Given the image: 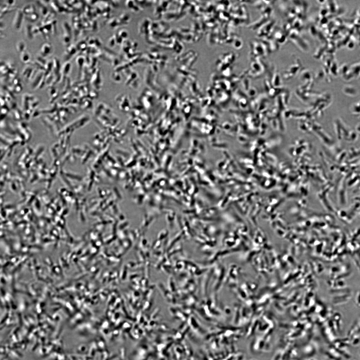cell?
<instances>
[{"mask_svg":"<svg viewBox=\"0 0 360 360\" xmlns=\"http://www.w3.org/2000/svg\"><path fill=\"white\" fill-rule=\"evenodd\" d=\"M62 29L63 42L65 45H68L71 41V29L67 22H63L62 24Z\"/></svg>","mask_w":360,"mask_h":360,"instance_id":"cell-2","label":"cell"},{"mask_svg":"<svg viewBox=\"0 0 360 360\" xmlns=\"http://www.w3.org/2000/svg\"><path fill=\"white\" fill-rule=\"evenodd\" d=\"M24 17V14L22 10L18 9L16 11L12 21L14 29L16 30H20Z\"/></svg>","mask_w":360,"mask_h":360,"instance_id":"cell-1","label":"cell"},{"mask_svg":"<svg viewBox=\"0 0 360 360\" xmlns=\"http://www.w3.org/2000/svg\"><path fill=\"white\" fill-rule=\"evenodd\" d=\"M52 69L54 70V73L57 74L59 72L60 68V62L59 60L57 57H54L53 58Z\"/></svg>","mask_w":360,"mask_h":360,"instance_id":"cell-10","label":"cell"},{"mask_svg":"<svg viewBox=\"0 0 360 360\" xmlns=\"http://www.w3.org/2000/svg\"><path fill=\"white\" fill-rule=\"evenodd\" d=\"M32 25L29 23L27 24L24 27L25 34L26 37L30 40H31L33 37L32 32Z\"/></svg>","mask_w":360,"mask_h":360,"instance_id":"cell-9","label":"cell"},{"mask_svg":"<svg viewBox=\"0 0 360 360\" xmlns=\"http://www.w3.org/2000/svg\"><path fill=\"white\" fill-rule=\"evenodd\" d=\"M57 21L55 19L48 22L42 26H41L45 29L52 35H54L57 32Z\"/></svg>","mask_w":360,"mask_h":360,"instance_id":"cell-4","label":"cell"},{"mask_svg":"<svg viewBox=\"0 0 360 360\" xmlns=\"http://www.w3.org/2000/svg\"><path fill=\"white\" fill-rule=\"evenodd\" d=\"M19 58L22 63H24L28 64L30 62V55L28 52L26 51L21 52L19 54Z\"/></svg>","mask_w":360,"mask_h":360,"instance_id":"cell-8","label":"cell"},{"mask_svg":"<svg viewBox=\"0 0 360 360\" xmlns=\"http://www.w3.org/2000/svg\"><path fill=\"white\" fill-rule=\"evenodd\" d=\"M53 52V48L51 43H45L41 45L40 51V56L45 58L51 55Z\"/></svg>","mask_w":360,"mask_h":360,"instance_id":"cell-3","label":"cell"},{"mask_svg":"<svg viewBox=\"0 0 360 360\" xmlns=\"http://www.w3.org/2000/svg\"><path fill=\"white\" fill-rule=\"evenodd\" d=\"M22 10L25 16L28 15L36 13V8L35 5L33 4L26 5Z\"/></svg>","mask_w":360,"mask_h":360,"instance_id":"cell-6","label":"cell"},{"mask_svg":"<svg viewBox=\"0 0 360 360\" xmlns=\"http://www.w3.org/2000/svg\"><path fill=\"white\" fill-rule=\"evenodd\" d=\"M15 1L8 0V1H5L4 3L7 5L8 7H12V6H13L15 4Z\"/></svg>","mask_w":360,"mask_h":360,"instance_id":"cell-16","label":"cell"},{"mask_svg":"<svg viewBox=\"0 0 360 360\" xmlns=\"http://www.w3.org/2000/svg\"><path fill=\"white\" fill-rule=\"evenodd\" d=\"M37 4L40 14L44 18L48 14L50 11H49L48 8L46 7V5L41 1H37Z\"/></svg>","mask_w":360,"mask_h":360,"instance_id":"cell-7","label":"cell"},{"mask_svg":"<svg viewBox=\"0 0 360 360\" xmlns=\"http://www.w3.org/2000/svg\"><path fill=\"white\" fill-rule=\"evenodd\" d=\"M50 6L54 12L62 13L65 12L63 8L60 3L58 1H49Z\"/></svg>","mask_w":360,"mask_h":360,"instance_id":"cell-5","label":"cell"},{"mask_svg":"<svg viewBox=\"0 0 360 360\" xmlns=\"http://www.w3.org/2000/svg\"><path fill=\"white\" fill-rule=\"evenodd\" d=\"M16 48L17 51L20 54L21 52L26 51V44L23 40H19L16 43Z\"/></svg>","mask_w":360,"mask_h":360,"instance_id":"cell-13","label":"cell"},{"mask_svg":"<svg viewBox=\"0 0 360 360\" xmlns=\"http://www.w3.org/2000/svg\"><path fill=\"white\" fill-rule=\"evenodd\" d=\"M0 8H1V15H1V18L6 14L9 12H12L14 9V8L13 7H8L4 3L2 5H1Z\"/></svg>","mask_w":360,"mask_h":360,"instance_id":"cell-11","label":"cell"},{"mask_svg":"<svg viewBox=\"0 0 360 360\" xmlns=\"http://www.w3.org/2000/svg\"><path fill=\"white\" fill-rule=\"evenodd\" d=\"M39 18L38 14L37 12L32 14L30 15L26 16L27 20L30 23H34L37 21Z\"/></svg>","mask_w":360,"mask_h":360,"instance_id":"cell-14","label":"cell"},{"mask_svg":"<svg viewBox=\"0 0 360 360\" xmlns=\"http://www.w3.org/2000/svg\"><path fill=\"white\" fill-rule=\"evenodd\" d=\"M74 52V48L73 46H69L66 49L63 55V59L65 60H68L69 59Z\"/></svg>","mask_w":360,"mask_h":360,"instance_id":"cell-12","label":"cell"},{"mask_svg":"<svg viewBox=\"0 0 360 360\" xmlns=\"http://www.w3.org/2000/svg\"><path fill=\"white\" fill-rule=\"evenodd\" d=\"M70 67V63L68 62H66L64 64L63 66V72L64 74L67 73L68 69Z\"/></svg>","mask_w":360,"mask_h":360,"instance_id":"cell-15","label":"cell"}]
</instances>
